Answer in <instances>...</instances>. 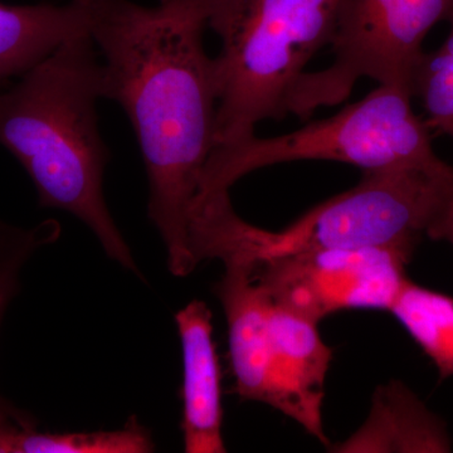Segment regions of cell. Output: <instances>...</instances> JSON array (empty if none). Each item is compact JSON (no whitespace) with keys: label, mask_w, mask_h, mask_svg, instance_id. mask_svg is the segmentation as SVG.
Listing matches in <instances>:
<instances>
[{"label":"cell","mask_w":453,"mask_h":453,"mask_svg":"<svg viewBox=\"0 0 453 453\" xmlns=\"http://www.w3.org/2000/svg\"><path fill=\"white\" fill-rule=\"evenodd\" d=\"M104 65L105 98L127 112L149 180V219L175 277L198 267L189 214L216 148L217 88L204 0H77Z\"/></svg>","instance_id":"obj_1"},{"label":"cell","mask_w":453,"mask_h":453,"mask_svg":"<svg viewBox=\"0 0 453 453\" xmlns=\"http://www.w3.org/2000/svg\"><path fill=\"white\" fill-rule=\"evenodd\" d=\"M100 98L103 59L88 32L77 33L0 92V145L28 173L41 207L81 220L107 257L144 280L104 196L109 151L98 129Z\"/></svg>","instance_id":"obj_2"},{"label":"cell","mask_w":453,"mask_h":453,"mask_svg":"<svg viewBox=\"0 0 453 453\" xmlns=\"http://www.w3.org/2000/svg\"><path fill=\"white\" fill-rule=\"evenodd\" d=\"M342 0H204L207 28L219 35L216 148L282 120L306 65L332 43Z\"/></svg>","instance_id":"obj_3"},{"label":"cell","mask_w":453,"mask_h":453,"mask_svg":"<svg viewBox=\"0 0 453 453\" xmlns=\"http://www.w3.org/2000/svg\"><path fill=\"white\" fill-rule=\"evenodd\" d=\"M407 88L378 85L336 115L273 138L217 146L203 172L196 199L229 195L250 173L300 160L349 164L365 170L440 162L432 131L414 113ZM195 199V201H196Z\"/></svg>","instance_id":"obj_4"},{"label":"cell","mask_w":453,"mask_h":453,"mask_svg":"<svg viewBox=\"0 0 453 453\" xmlns=\"http://www.w3.org/2000/svg\"><path fill=\"white\" fill-rule=\"evenodd\" d=\"M453 184L443 162L365 170L359 183L327 199L281 231L247 225L244 249L261 261L319 249L413 252Z\"/></svg>","instance_id":"obj_5"},{"label":"cell","mask_w":453,"mask_h":453,"mask_svg":"<svg viewBox=\"0 0 453 453\" xmlns=\"http://www.w3.org/2000/svg\"><path fill=\"white\" fill-rule=\"evenodd\" d=\"M452 13L453 0H342L333 62L303 74L288 113L306 120L320 107L344 103L362 79L411 91L426 35Z\"/></svg>","instance_id":"obj_6"},{"label":"cell","mask_w":453,"mask_h":453,"mask_svg":"<svg viewBox=\"0 0 453 453\" xmlns=\"http://www.w3.org/2000/svg\"><path fill=\"white\" fill-rule=\"evenodd\" d=\"M413 252L319 249L261 259L257 277L273 305L319 324L345 310L389 311Z\"/></svg>","instance_id":"obj_7"},{"label":"cell","mask_w":453,"mask_h":453,"mask_svg":"<svg viewBox=\"0 0 453 453\" xmlns=\"http://www.w3.org/2000/svg\"><path fill=\"white\" fill-rule=\"evenodd\" d=\"M270 335V372L265 404L294 419L310 436L329 446L323 408L332 348L321 339L318 324L273 303Z\"/></svg>","instance_id":"obj_8"},{"label":"cell","mask_w":453,"mask_h":453,"mask_svg":"<svg viewBox=\"0 0 453 453\" xmlns=\"http://www.w3.org/2000/svg\"><path fill=\"white\" fill-rule=\"evenodd\" d=\"M257 264V259L246 255L225 259V273L214 286V292L228 325L235 393L243 401L266 403L273 303L259 282Z\"/></svg>","instance_id":"obj_9"},{"label":"cell","mask_w":453,"mask_h":453,"mask_svg":"<svg viewBox=\"0 0 453 453\" xmlns=\"http://www.w3.org/2000/svg\"><path fill=\"white\" fill-rule=\"evenodd\" d=\"M183 350V432L187 453H225L222 371L213 339L211 311L193 300L175 315Z\"/></svg>","instance_id":"obj_10"},{"label":"cell","mask_w":453,"mask_h":453,"mask_svg":"<svg viewBox=\"0 0 453 453\" xmlns=\"http://www.w3.org/2000/svg\"><path fill=\"white\" fill-rule=\"evenodd\" d=\"M451 451V437L445 423L399 380H390L375 389L365 425L333 449L340 453Z\"/></svg>","instance_id":"obj_11"},{"label":"cell","mask_w":453,"mask_h":453,"mask_svg":"<svg viewBox=\"0 0 453 453\" xmlns=\"http://www.w3.org/2000/svg\"><path fill=\"white\" fill-rule=\"evenodd\" d=\"M83 31L88 23L77 0L61 5L0 3V86L19 79L62 42Z\"/></svg>","instance_id":"obj_12"},{"label":"cell","mask_w":453,"mask_h":453,"mask_svg":"<svg viewBox=\"0 0 453 453\" xmlns=\"http://www.w3.org/2000/svg\"><path fill=\"white\" fill-rule=\"evenodd\" d=\"M150 431L131 417L115 431L40 432L31 417L7 405L0 410V453H149Z\"/></svg>","instance_id":"obj_13"},{"label":"cell","mask_w":453,"mask_h":453,"mask_svg":"<svg viewBox=\"0 0 453 453\" xmlns=\"http://www.w3.org/2000/svg\"><path fill=\"white\" fill-rule=\"evenodd\" d=\"M389 312L434 362L441 380L453 377V297L407 280Z\"/></svg>","instance_id":"obj_14"},{"label":"cell","mask_w":453,"mask_h":453,"mask_svg":"<svg viewBox=\"0 0 453 453\" xmlns=\"http://www.w3.org/2000/svg\"><path fill=\"white\" fill-rule=\"evenodd\" d=\"M447 22L449 35L436 50L423 53L411 92L421 101L429 129L453 142V13Z\"/></svg>","instance_id":"obj_15"},{"label":"cell","mask_w":453,"mask_h":453,"mask_svg":"<svg viewBox=\"0 0 453 453\" xmlns=\"http://www.w3.org/2000/svg\"><path fill=\"white\" fill-rule=\"evenodd\" d=\"M58 226L46 223L31 232L0 226V321L11 300L16 296L19 273L27 259L43 244L55 242ZM8 402L0 398V408Z\"/></svg>","instance_id":"obj_16"},{"label":"cell","mask_w":453,"mask_h":453,"mask_svg":"<svg viewBox=\"0 0 453 453\" xmlns=\"http://www.w3.org/2000/svg\"><path fill=\"white\" fill-rule=\"evenodd\" d=\"M426 235L434 241H443L453 247V184L429 223Z\"/></svg>","instance_id":"obj_17"}]
</instances>
